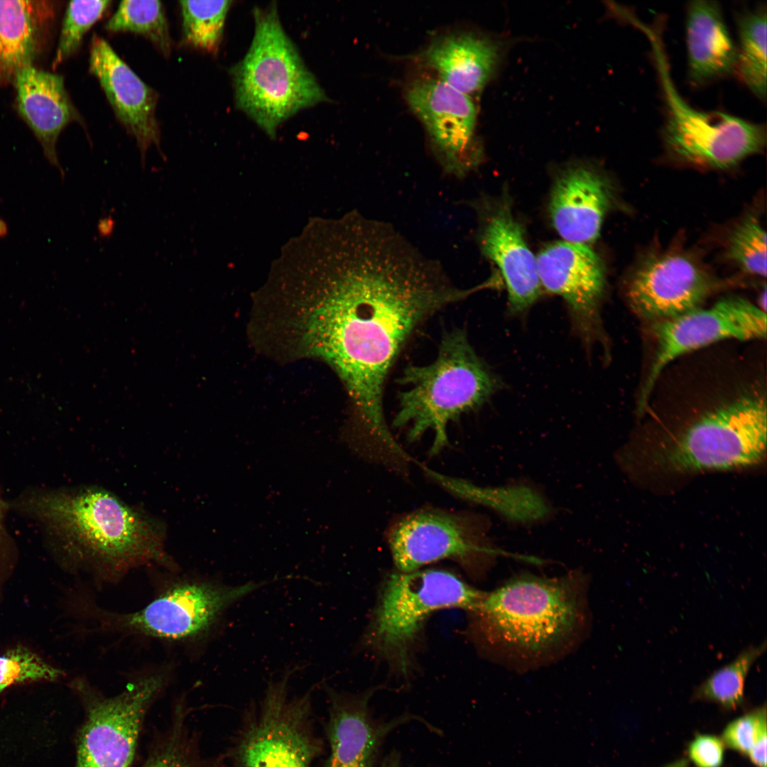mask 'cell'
Wrapping results in <instances>:
<instances>
[{"instance_id":"obj_1","label":"cell","mask_w":767,"mask_h":767,"mask_svg":"<svg viewBox=\"0 0 767 767\" xmlns=\"http://www.w3.org/2000/svg\"><path fill=\"white\" fill-rule=\"evenodd\" d=\"M345 233L342 267L317 303L291 312L290 329L343 383L357 438L387 450L396 442L384 412L391 369L421 324L472 292L388 222L356 213Z\"/></svg>"},{"instance_id":"obj_33","label":"cell","mask_w":767,"mask_h":767,"mask_svg":"<svg viewBox=\"0 0 767 767\" xmlns=\"http://www.w3.org/2000/svg\"><path fill=\"white\" fill-rule=\"evenodd\" d=\"M766 709L763 706L729 723L722 733V741L746 755L757 741L766 736Z\"/></svg>"},{"instance_id":"obj_3","label":"cell","mask_w":767,"mask_h":767,"mask_svg":"<svg viewBox=\"0 0 767 767\" xmlns=\"http://www.w3.org/2000/svg\"><path fill=\"white\" fill-rule=\"evenodd\" d=\"M399 383L406 388L398 395L393 424L408 428V438L413 441L432 430L430 455L448 445L451 421L480 408L501 387L499 378L459 328L445 332L433 361L407 366Z\"/></svg>"},{"instance_id":"obj_17","label":"cell","mask_w":767,"mask_h":767,"mask_svg":"<svg viewBox=\"0 0 767 767\" xmlns=\"http://www.w3.org/2000/svg\"><path fill=\"white\" fill-rule=\"evenodd\" d=\"M89 64L90 73L99 82L115 116L135 139L142 165H145L146 153L152 146L163 156L156 116L157 92L141 80L111 45L96 34L91 40Z\"/></svg>"},{"instance_id":"obj_37","label":"cell","mask_w":767,"mask_h":767,"mask_svg":"<svg viewBox=\"0 0 767 767\" xmlns=\"http://www.w3.org/2000/svg\"><path fill=\"white\" fill-rule=\"evenodd\" d=\"M381 767H402V766L399 756L396 754H391L385 758Z\"/></svg>"},{"instance_id":"obj_6","label":"cell","mask_w":767,"mask_h":767,"mask_svg":"<svg viewBox=\"0 0 767 767\" xmlns=\"http://www.w3.org/2000/svg\"><path fill=\"white\" fill-rule=\"evenodd\" d=\"M175 572H170L153 599L136 611L107 609L92 599L84 602L88 631L188 647L205 638L230 605L266 584L226 585Z\"/></svg>"},{"instance_id":"obj_11","label":"cell","mask_w":767,"mask_h":767,"mask_svg":"<svg viewBox=\"0 0 767 767\" xmlns=\"http://www.w3.org/2000/svg\"><path fill=\"white\" fill-rule=\"evenodd\" d=\"M766 415L761 393H743L722 403L684 432L667 455L668 464L690 472L758 463L766 452Z\"/></svg>"},{"instance_id":"obj_4","label":"cell","mask_w":767,"mask_h":767,"mask_svg":"<svg viewBox=\"0 0 767 767\" xmlns=\"http://www.w3.org/2000/svg\"><path fill=\"white\" fill-rule=\"evenodd\" d=\"M485 640L524 660L545 658L572 641L582 621L573 579L522 576L485 594L474 611Z\"/></svg>"},{"instance_id":"obj_8","label":"cell","mask_w":767,"mask_h":767,"mask_svg":"<svg viewBox=\"0 0 767 767\" xmlns=\"http://www.w3.org/2000/svg\"><path fill=\"white\" fill-rule=\"evenodd\" d=\"M486 593L442 570L393 573L385 582L369 629V643L403 668L425 619L440 609L474 611Z\"/></svg>"},{"instance_id":"obj_14","label":"cell","mask_w":767,"mask_h":767,"mask_svg":"<svg viewBox=\"0 0 767 767\" xmlns=\"http://www.w3.org/2000/svg\"><path fill=\"white\" fill-rule=\"evenodd\" d=\"M541 287L565 301L575 332L587 348L600 335L599 307L606 286L601 259L585 244L566 241L536 257Z\"/></svg>"},{"instance_id":"obj_23","label":"cell","mask_w":767,"mask_h":767,"mask_svg":"<svg viewBox=\"0 0 767 767\" xmlns=\"http://www.w3.org/2000/svg\"><path fill=\"white\" fill-rule=\"evenodd\" d=\"M498 58V48L492 41L469 33L440 37L421 55L423 62L438 78L469 96L484 87Z\"/></svg>"},{"instance_id":"obj_26","label":"cell","mask_w":767,"mask_h":767,"mask_svg":"<svg viewBox=\"0 0 767 767\" xmlns=\"http://www.w3.org/2000/svg\"><path fill=\"white\" fill-rule=\"evenodd\" d=\"M104 28L113 33L139 34L151 41L164 57H169L171 53L173 42L169 25L160 1H122Z\"/></svg>"},{"instance_id":"obj_35","label":"cell","mask_w":767,"mask_h":767,"mask_svg":"<svg viewBox=\"0 0 767 767\" xmlns=\"http://www.w3.org/2000/svg\"><path fill=\"white\" fill-rule=\"evenodd\" d=\"M10 511L8 500L2 493L0 482V574L10 570L17 557V545L6 526V517Z\"/></svg>"},{"instance_id":"obj_29","label":"cell","mask_w":767,"mask_h":767,"mask_svg":"<svg viewBox=\"0 0 767 767\" xmlns=\"http://www.w3.org/2000/svg\"><path fill=\"white\" fill-rule=\"evenodd\" d=\"M727 256L749 274L766 276V232L755 217L740 222L731 234Z\"/></svg>"},{"instance_id":"obj_5","label":"cell","mask_w":767,"mask_h":767,"mask_svg":"<svg viewBox=\"0 0 767 767\" xmlns=\"http://www.w3.org/2000/svg\"><path fill=\"white\" fill-rule=\"evenodd\" d=\"M254 33L231 69L237 107L271 137L298 111L328 101L285 33L276 6L255 8Z\"/></svg>"},{"instance_id":"obj_36","label":"cell","mask_w":767,"mask_h":767,"mask_svg":"<svg viewBox=\"0 0 767 767\" xmlns=\"http://www.w3.org/2000/svg\"><path fill=\"white\" fill-rule=\"evenodd\" d=\"M114 221L111 217L101 219L98 224V231L102 236H109L113 231Z\"/></svg>"},{"instance_id":"obj_15","label":"cell","mask_w":767,"mask_h":767,"mask_svg":"<svg viewBox=\"0 0 767 767\" xmlns=\"http://www.w3.org/2000/svg\"><path fill=\"white\" fill-rule=\"evenodd\" d=\"M712 281L692 257L676 252L649 256L633 272L628 300L640 315L658 322L695 310L709 295Z\"/></svg>"},{"instance_id":"obj_25","label":"cell","mask_w":767,"mask_h":767,"mask_svg":"<svg viewBox=\"0 0 767 767\" xmlns=\"http://www.w3.org/2000/svg\"><path fill=\"white\" fill-rule=\"evenodd\" d=\"M766 6L739 12L734 75L761 101L766 99Z\"/></svg>"},{"instance_id":"obj_21","label":"cell","mask_w":767,"mask_h":767,"mask_svg":"<svg viewBox=\"0 0 767 767\" xmlns=\"http://www.w3.org/2000/svg\"><path fill=\"white\" fill-rule=\"evenodd\" d=\"M685 41L687 77L692 87H704L734 75L736 45L717 1L687 4Z\"/></svg>"},{"instance_id":"obj_34","label":"cell","mask_w":767,"mask_h":767,"mask_svg":"<svg viewBox=\"0 0 767 767\" xmlns=\"http://www.w3.org/2000/svg\"><path fill=\"white\" fill-rule=\"evenodd\" d=\"M724 750L722 740L712 735H699L690 744L688 754L698 767H720Z\"/></svg>"},{"instance_id":"obj_24","label":"cell","mask_w":767,"mask_h":767,"mask_svg":"<svg viewBox=\"0 0 767 767\" xmlns=\"http://www.w3.org/2000/svg\"><path fill=\"white\" fill-rule=\"evenodd\" d=\"M53 13L50 1H0V82L14 80L31 65L41 31Z\"/></svg>"},{"instance_id":"obj_13","label":"cell","mask_w":767,"mask_h":767,"mask_svg":"<svg viewBox=\"0 0 767 767\" xmlns=\"http://www.w3.org/2000/svg\"><path fill=\"white\" fill-rule=\"evenodd\" d=\"M407 102L424 126L442 171L457 178L475 170L482 159L474 132L477 111L469 95L437 77L416 79Z\"/></svg>"},{"instance_id":"obj_7","label":"cell","mask_w":767,"mask_h":767,"mask_svg":"<svg viewBox=\"0 0 767 767\" xmlns=\"http://www.w3.org/2000/svg\"><path fill=\"white\" fill-rule=\"evenodd\" d=\"M172 673L170 664L142 670L111 697L85 679L75 680L85 710L75 767H131L147 710L169 684Z\"/></svg>"},{"instance_id":"obj_9","label":"cell","mask_w":767,"mask_h":767,"mask_svg":"<svg viewBox=\"0 0 767 767\" xmlns=\"http://www.w3.org/2000/svg\"><path fill=\"white\" fill-rule=\"evenodd\" d=\"M656 50L665 102L661 137L670 155L687 163L724 169L764 148L765 125L687 104L675 88L660 48Z\"/></svg>"},{"instance_id":"obj_12","label":"cell","mask_w":767,"mask_h":767,"mask_svg":"<svg viewBox=\"0 0 767 767\" xmlns=\"http://www.w3.org/2000/svg\"><path fill=\"white\" fill-rule=\"evenodd\" d=\"M656 349L639 405L648 401L665 367L680 355L727 339L749 340L766 336L765 311L741 298L723 299L709 308L695 309L654 327Z\"/></svg>"},{"instance_id":"obj_18","label":"cell","mask_w":767,"mask_h":767,"mask_svg":"<svg viewBox=\"0 0 767 767\" xmlns=\"http://www.w3.org/2000/svg\"><path fill=\"white\" fill-rule=\"evenodd\" d=\"M477 241L482 254L499 269L506 284L511 315L527 311L540 296L536 258L521 224L506 202L481 203Z\"/></svg>"},{"instance_id":"obj_19","label":"cell","mask_w":767,"mask_h":767,"mask_svg":"<svg viewBox=\"0 0 767 767\" xmlns=\"http://www.w3.org/2000/svg\"><path fill=\"white\" fill-rule=\"evenodd\" d=\"M611 202L607 181L591 168L574 166L563 171L552 189V223L566 241L586 244L599 236Z\"/></svg>"},{"instance_id":"obj_16","label":"cell","mask_w":767,"mask_h":767,"mask_svg":"<svg viewBox=\"0 0 767 767\" xmlns=\"http://www.w3.org/2000/svg\"><path fill=\"white\" fill-rule=\"evenodd\" d=\"M388 541L396 567L405 573L442 559L465 561L489 551L466 518L435 510L401 518L389 531Z\"/></svg>"},{"instance_id":"obj_27","label":"cell","mask_w":767,"mask_h":767,"mask_svg":"<svg viewBox=\"0 0 767 767\" xmlns=\"http://www.w3.org/2000/svg\"><path fill=\"white\" fill-rule=\"evenodd\" d=\"M766 643L744 648L729 664L714 671L695 690L699 700L714 702L726 709H735L744 699L746 678L756 660L765 652Z\"/></svg>"},{"instance_id":"obj_32","label":"cell","mask_w":767,"mask_h":767,"mask_svg":"<svg viewBox=\"0 0 767 767\" xmlns=\"http://www.w3.org/2000/svg\"><path fill=\"white\" fill-rule=\"evenodd\" d=\"M142 767H211L203 761L187 739L183 727L176 725L149 756Z\"/></svg>"},{"instance_id":"obj_38","label":"cell","mask_w":767,"mask_h":767,"mask_svg":"<svg viewBox=\"0 0 767 767\" xmlns=\"http://www.w3.org/2000/svg\"><path fill=\"white\" fill-rule=\"evenodd\" d=\"M9 228L7 223L2 218H0V239H2L7 236Z\"/></svg>"},{"instance_id":"obj_30","label":"cell","mask_w":767,"mask_h":767,"mask_svg":"<svg viewBox=\"0 0 767 767\" xmlns=\"http://www.w3.org/2000/svg\"><path fill=\"white\" fill-rule=\"evenodd\" d=\"M111 1H72L67 6L53 67L70 57L79 48L85 33L99 21Z\"/></svg>"},{"instance_id":"obj_28","label":"cell","mask_w":767,"mask_h":767,"mask_svg":"<svg viewBox=\"0 0 767 767\" xmlns=\"http://www.w3.org/2000/svg\"><path fill=\"white\" fill-rule=\"evenodd\" d=\"M183 43L215 53L222 38L232 1H180Z\"/></svg>"},{"instance_id":"obj_10","label":"cell","mask_w":767,"mask_h":767,"mask_svg":"<svg viewBox=\"0 0 767 767\" xmlns=\"http://www.w3.org/2000/svg\"><path fill=\"white\" fill-rule=\"evenodd\" d=\"M290 675L270 683L259 706L244 717L230 751L238 767H313L322 744L311 692L290 697Z\"/></svg>"},{"instance_id":"obj_2","label":"cell","mask_w":767,"mask_h":767,"mask_svg":"<svg viewBox=\"0 0 767 767\" xmlns=\"http://www.w3.org/2000/svg\"><path fill=\"white\" fill-rule=\"evenodd\" d=\"M8 503L37 526L60 565L95 582H116L143 566L178 571L165 549L163 525L107 489L31 485Z\"/></svg>"},{"instance_id":"obj_31","label":"cell","mask_w":767,"mask_h":767,"mask_svg":"<svg viewBox=\"0 0 767 767\" xmlns=\"http://www.w3.org/2000/svg\"><path fill=\"white\" fill-rule=\"evenodd\" d=\"M64 672L24 647H16L0 655V693L16 683L55 680Z\"/></svg>"},{"instance_id":"obj_22","label":"cell","mask_w":767,"mask_h":767,"mask_svg":"<svg viewBox=\"0 0 767 767\" xmlns=\"http://www.w3.org/2000/svg\"><path fill=\"white\" fill-rule=\"evenodd\" d=\"M368 698L332 694L326 727L330 753L324 767L373 766L381 741L401 722L374 721Z\"/></svg>"},{"instance_id":"obj_20","label":"cell","mask_w":767,"mask_h":767,"mask_svg":"<svg viewBox=\"0 0 767 767\" xmlns=\"http://www.w3.org/2000/svg\"><path fill=\"white\" fill-rule=\"evenodd\" d=\"M18 109L40 141L49 163L63 180L65 171L58 160L56 143L60 133L70 122L82 121L58 75L32 65L21 70L14 78Z\"/></svg>"}]
</instances>
